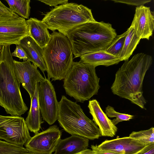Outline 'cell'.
Segmentation results:
<instances>
[{
  "instance_id": "cell-25",
  "label": "cell",
  "mask_w": 154,
  "mask_h": 154,
  "mask_svg": "<svg viewBox=\"0 0 154 154\" xmlns=\"http://www.w3.org/2000/svg\"><path fill=\"white\" fill-rule=\"evenodd\" d=\"M29 152L23 146L14 145L0 140V154H27Z\"/></svg>"
},
{
  "instance_id": "cell-9",
  "label": "cell",
  "mask_w": 154,
  "mask_h": 154,
  "mask_svg": "<svg viewBox=\"0 0 154 154\" xmlns=\"http://www.w3.org/2000/svg\"><path fill=\"white\" fill-rule=\"evenodd\" d=\"M62 132L56 125L35 135L25 144L26 148L31 153L52 154L61 139Z\"/></svg>"
},
{
  "instance_id": "cell-32",
  "label": "cell",
  "mask_w": 154,
  "mask_h": 154,
  "mask_svg": "<svg viewBox=\"0 0 154 154\" xmlns=\"http://www.w3.org/2000/svg\"><path fill=\"white\" fill-rule=\"evenodd\" d=\"M153 147H154V144L149 145L146 146L140 151L134 154H142Z\"/></svg>"
},
{
  "instance_id": "cell-10",
  "label": "cell",
  "mask_w": 154,
  "mask_h": 154,
  "mask_svg": "<svg viewBox=\"0 0 154 154\" xmlns=\"http://www.w3.org/2000/svg\"><path fill=\"white\" fill-rule=\"evenodd\" d=\"M38 102L42 118L49 125L57 120L59 104L54 88L45 77L39 83Z\"/></svg>"
},
{
  "instance_id": "cell-27",
  "label": "cell",
  "mask_w": 154,
  "mask_h": 154,
  "mask_svg": "<svg viewBox=\"0 0 154 154\" xmlns=\"http://www.w3.org/2000/svg\"><path fill=\"white\" fill-rule=\"evenodd\" d=\"M19 16L0 1V20L12 19Z\"/></svg>"
},
{
  "instance_id": "cell-22",
  "label": "cell",
  "mask_w": 154,
  "mask_h": 154,
  "mask_svg": "<svg viewBox=\"0 0 154 154\" xmlns=\"http://www.w3.org/2000/svg\"><path fill=\"white\" fill-rule=\"evenodd\" d=\"M9 8L20 17L29 19L31 7L30 0H5Z\"/></svg>"
},
{
  "instance_id": "cell-13",
  "label": "cell",
  "mask_w": 154,
  "mask_h": 154,
  "mask_svg": "<svg viewBox=\"0 0 154 154\" xmlns=\"http://www.w3.org/2000/svg\"><path fill=\"white\" fill-rule=\"evenodd\" d=\"M131 26L137 37L149 40L154 30V17L150 8L144 5L136 7Z\"/></svg>"
},
{
  "instance_id": "cell-4",
  "label": "cell",
  "mask_w": 154,
  "mask_h": 154,
  "mask_svg": "<svg viewBox=\"0 0 154 154\" xmlns=\"http://www.w3.org/2000/svg\"><path fill=\"white\" fill-rule=\"evenodd\" d=\"M63 79L66 94L77 102L89 100L97 94L100 88L95 67L81 60L73 62Z\"/></svg>"
},
{
  "instance_id": "cell-14",
  "label": "cell",
  "mask_w": 154,
  "mask_h": 154,
  "mask_svg": "<svg viewBox=\"0 0 154 154\" xmlns=\"http://www.w3.org/2000/svg\"><path fill=\"white\" fill-rule=\"evenodd\" d=\"M149 145L129 137H126L106 140L97 146V147L100 150L122 154H134Z\"/></svg>"
},
{
  "instance_id": "cell-19",
  "label": "cell",
  "mask_w": 154,
  "mask_h": 154,
  "mask_svg": "<svg viewBox=\"0 0 154 154\" xmlns=\"http://www.w3.org/2000/svg\"><path fill=\"white\" fill-rule=\"evenodd\" d=\"M39 86V83H37L34 94L30 98V107L25 120L29 130L35 134L39 131L43 122L38 102Z\"/></svg>"
},
{
  "instance_id": "cell-26",
  "label": "cell",
  "mask_w": 154,
  "mask_h": 154,
  "mask_svg": "<svg viewBox=\"0 0 154 154\" xmlns=\"http://www.w3.org/2000/svg\"><path fill=\"white\" fill-rule=\"evenodd\" d=\"M105 113L108 117L116 118L111 120L112 122L115 125L119 122L123 121H129L133 119L134 117L133 115L120 113L117 112L113 107L109 105H108L106 108Z\"/></svg>"
},
{
  "instance_id": "cell-1",
  "label": "cell",
  "mask_w": 154,
  "mask_h": 154,
  "mask_svg": "<svg viewBox=\"0 0 154 154\" xmlns=\"http://www.w3.org/2000/svg\"><path fill=\"white\" fill-rule=\"evenodd\" d=\"M152 62L151 56L142 53L125 61L116 73L111 87L113 94L145 109L146 101L143 96V84Z\"/></svg>"
},
{
  "instance_id": "cell-15",
  "label": "cell",
  "mask_w": 154,
  "mask_h": 154,
  "mask_svg": "<svg viewBox=\"0 0 154 154\" xmlns=\"http://www.w3.org/2000/svg\"><path fill=\"white\" fill-rule=\"evenodd\" d=\"M88 107L92 120L99 126L101 135L111 137L115 135L118 128L103 111L99 102L96 99L90 100Z\"/></svg>"
},
{
  "instance_id": "cell-16",
  "label": "cell",
  "mask_w": 154,
  "mask_h": 154,
  "mask_svg": "<svg viewBox=\"0 0 154 154\" xmlns=\"http://www.w3.org/2000/svg\"><path fill=\"white\" fill-rule=\"evenodd\" d=\"M89 139L72 135L59 141L54 154H77L88 149Z\"/></svg>"
},
{
  "instance_id": "cell-36",
  "label": "cell",
  "mask_w": 154,
  "mask_h": 154,
  "mask_svg": "<svg viewBox=\"0 0 154 154\" xmlns=\"http://www.w3.org/2000/svg\"><path fill=\"white\" fill-rule=\"evenodd\" d=\"M2 46L0 45V53L2 49Z\"/></svg>"
},
{
  "instance_id": "cell-17",
  "label": "cell",
  "mask_w": 154,
  "mask_h": 154,
  "mask_svg": "<svg viewBox=\"0 0 154 154\" xmlns=\"http://www.w3.org/2000/svg\"><path fill=\"white\" fill-rule=\"evenodd\" d=\"M19 45L25 51L27 59L38 67L44 74L47 68L43 57V48L29 36L22 39Z\"/></svg>"
},
{
  "instance_id": "cell-35",
  "label": "cell",
  "mask_w": 154,
  "mask_h": 154,
  "mask_svg": "<svg viewBox=\"0 0 154 154\" xmlns=\"http://www.w3.org/2000/svg\"><path fill=\"white\" fill-rule=\"evenodd\" d=\"M27 154H38L34 153H31V152H29V153H28Z\"/></svg>"
},
{
  "instance_id": "cell-31",
  "label": "cell",
  "mask_w": 154,
  "mask_h": 154,
  "mask_svg": "<svg viewBox=\"0 0 154 154\" xmlns=\"http://www.w3.org/2000/svg\"><path fill=\"white\" fill-rule=\"evenodd\" d=\"M92 150L94 151V154H122L111 151H105L99 149L97 145H91Z\"/></svg>"
},
{
  "instance_id": "cell-33",
  "label": "cell",
  "mask_w": 154,
  "mask_h": 154,
  "mask_svg": "<svg viewBox=\"0 0 154 154\" xmlns=\"http://www.w3.org/2000/svg\"><path fill=\"white\" fill-rule=\"evenodd\" d=\"M77 154H94V152L92 150L87 149Z\"/></svg>"
},
{
  "instance_id": "cell-7",
  "label": "cell",
  "mask_w": 154,
  "mask_h": 154,
  "mask_svg": "<svg viewBox=\"0 0 154 154\" xmlns=\"http://www.w3.org/2000/svg\"><path fill=\"white\" fill-rule=\"evenodd\" d=\"M42 21L53 32L57 30L66 37L69 32L80 25L96 21L91 9L73 2L53 8L45 14Z\"/></svg>"
},
{
  "instance_id": "cell-24",
  "label": "cell",
  "mask_w": 154,
  "mask_h": 154,
  "mask_svg": "<svg viewBox=\"0 0 154 154\" xmlns=\"http://www.w3.org/2000/svg\"><path fill=\"white\" fill-rule=\"evenodd\" d=\"M129 137L148 145L154 144V128L152 127L147 130L133 131Z\"/></svg>"
},
{
  "instance_id": "cell-30",
  "label": "cell",
  "mask_w": 154,
  "mask_h": 154,
  "mask_svg": "<svg viewBox=\"0 0 154 154\" xmlns=\"http://www.w3.org/2000/svg\"><path fill=\"white\" fill-rule=\"evenodd\" d=\"M38 1L42 2L46 5L51 6H54L55 7L58 6V5H63L68 3V0H38Z\"/></svg>"
},
{
  "instance_id": "cell-6",
  "label": "cell",
  "mask_w": 154,
  "mask_h": 154,
  "mask_svg": "<svg viewBox=\"0 0 154 154\" xmlns=\"http://www.w3.org/2000/svg\"><path fill=\"white\" fill-rule=\"evenodd\" d=\"M57 120L69 134L94 140L101 136L100 130L85 114L80 106L62 95L58 102Z\"/></svg>"
},
{
  "instance_id": "cell-12",
  "label": "cell",
  "mask_w": 154,
  "mask_h": 154,
  "mask_svg": "<svg viewBox=\"0 0 154 154\" xmlns=\"http://www.w3.org/2000/svg\"><path fill=\"white\" fill-rule=\"evenodd\" d=\"M14 71L16 77L31 98L34 94L36 85L45 79L37 66L27 60L23 62L14 60Z\"/></svg>"
},
{
  "instance_id": "cell-34",
  "label": "cell",
  "mask_w": 154,
  "mask_h": 154,
  "mask_svg": "<svg viewBox=\"0 0 154 154\" xmlns=\"http://www.w3.org/2000/svg\"><path fill=\"white\" fill-rule=\"evenodd\" d=\"M142 154H154V147H152Z\"/></svg>"
},
{
  "instance_id": "cell-29",
  "label": "cell",
  "mask_w": 154,
  "mask_h": 154,
  "mask_svg": "<svg viewBox=\"0 0 154 154\" xmlns=\"http://www.w3.org/2000/svg\"><path fill=\"white\" fill-rule=\"evenodd\" d=\"M16 48L14 51L11 53L12 57H16L19 59H23V61L27 60V57L25 51L19 45H16Z\"/></svg>"
},
{
  "instance_id": "cell-20",
  "label": "cell",
  "mask_w": 154,
  "mask_h": 154,
  "mask_svg": "<svg viewBox=\"0 0 154 154\" xmlns=\"http://www.w3.org/2000/svg\"><path fill=\"white\" fill-rule=\"evenodd\" d=\"M80 57L81 60L95 67L101 65L108 66L118 64L121 61L118 57L103 50L82 55Z\"/></svg>"
},
{
  "instance_id": "cell-28",
  "label": "cell",
  "mask_w": 154,
  "mask_h": 154,
  "mask_svg": "<svg viewBox=\"0 0 154 154\" xmlns=\"http://www.w3.org/2000/svg\"><path fill=\"white\" fill-rule=\"evenodd\" d=\"M115 2L127 4L137 6V7L143 5L150 2L151 0H112Z\"/></svg>"
},
{
  "instance_id": "cell-8",
  "label": "cell",
  "mask_w": 154,
  "mask_h": 154,
  "mask_svg": "<svg viewBox=\"0 0 154 154\" xmlns=\"http://www.w3.org/2000/svg\"><path fill=\"white\" fill-rule=\"evenodd\" d=\"M31 137L23 118L0 115V139L23 146Z\"/></svg>"
},
{
  "instance_id": "cell-11",
  "label": "cell",
  "mask_w": 154,
  "mask_h": 154,
  "mask_svg": "<svg viewBox=\"0 0 154 154\" xmlns=\"http://www.w3.org/2000/svg\"><path fill=\"white\" fill-rule=\"evenodd\" d=\"M26 20L20 16L0 20V45H19L21 41L29 36Z\"/></svg>"
},
{
  "instance_id": "cell-21",
  "label": "cell",
  "mask_w": 154,
  "mask_h": 154,
  "mask_svg": "<svg viewBox=\"0 0 154 154\" xmlns=\"http://www.w3.org/2000/svg\"><path fill=\"white\" fill-rule=\"evenodd\" d=\"M127 30L128 33L122 48L118 56L121 61L128 60L140 40L136 35L131 26H130Z\"/></svg>"
},
{
  "instance_id": "cell-2",
  "label": "cell",
  "mask_w": 154,
  "mask_h": 154,
  "mask_svg": "<svg viewBox=\"0 0 154 154\" xmlns=\"http://www.w3.org/2000/svg\"><path fill=\"white\" fill-rule=\"evenodd\" d=\"M117 35L109 23L89 22L74 29L66 37L70 41L74 58L105 49Z\"/></svg>"
},
{
  "instance_id": "cell-3",
  "label": "cell",
  "mask_w": 154,
  "mask_h": 154,
  "mask_svg": "<svg viewBox=\"0 0 154 154\" xmlns=\"http://www.w3.org/2000/svg\"><path fill=\"white\" fill-rule=\"evenodd\" d=\"M9 45L2 46L0 53V106L11 116H21L28 108L22 98L20 83L15 75Z\"/></svg>"
},
{
  "instance_id": "cell-5",
  "label": "cell",
  "mask_w": 154,
  "mask_h": 154,
  "mask_svg": "<svg viewBox=\"0 0 154 154\" xmlns=\"http://www.w3.org/2000/svg\"><path fill=\"white\" fill-rule=\"evenodd\" d=\"M43 54L47 79L54 81L64 79L73 62L71 45L67 37L53 32L49 42L43 48Z\"/></svg>"
},
{
  "instance_id": "cell-23",
  "label": "cell",
  "mask_w": 154,
  "mask_h": 154,
  "mask_svg": "<svg viewBox=\"0 0 154 154\" xmlns=\"http://www.w3.org/2000/svg\"><path fill=\"white\" fill-rule=\"evenodd\" d=\"M128 30L121 35H116L110 43L104 49L106 52L118 57L122 48Z\"/></svg>"
},
{
  "instance_id": "cell-18",
  "label": "cell",
  "mask_w": 154,
  "mask_h": 154,
  "mask_svg": "<svg viewBox=\"0 0 154 154\" xmlns=\"http://www.w3.org/2000/svg\"><path fill=\"white\" fill-rule=\"evenodd\" d=\"M26 21L29 29V36L44 48L51 38V34L46 24L42 20L35 18H30Z\"/></svg>"
}]
</instances>
